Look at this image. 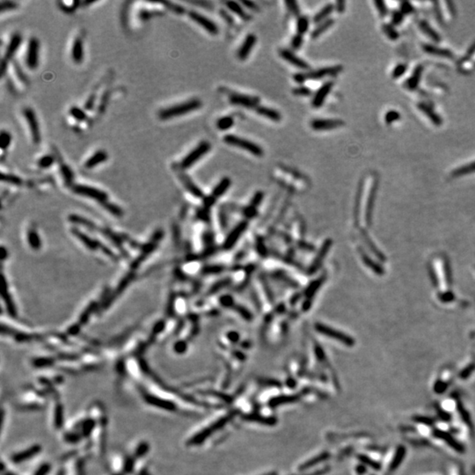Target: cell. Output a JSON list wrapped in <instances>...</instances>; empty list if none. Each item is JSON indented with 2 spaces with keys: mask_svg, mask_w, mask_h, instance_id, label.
I'll return each mask as SVG.
<instances>
[{
  "mask_svg": "<svg viewBox=\"0 0 475 475\" xmlns=\"http://www.w3.org/2000/svg\"><path fill=\"white\" fill-rule=\"evenodd\" d=\"M342 71V65H335V66H328L323 68L310 71L306 72H299L293 76V79L299 83L303 84L307 80H319L326 77H334L338 75Z\"/></svg>",
  "mask_w": 475,
  "mask_h": 475,
  "instance_id": "1",
  "label": "cell"
},
{
  "mask_svg": "<svg viewBox=\"0 0 475 475\" xmlns=\"http://www.w3.org/2000/svg\"><path fill=\"white\" fill-rule=\"evenodd\" d=\"M201 107L202 101L198 99H192L190 101H187L183 103L174 105L173 107L162 109L160 112V118L162 120H167L171 118L178 117L199 109Z\"/></svg>",
  "mask_w": 475,
  "mask_h": 475,
  "instance_id": "2",
  "label": "cell"
},
{
  "mask_svg": "<svg viewBox=\"0 0 475 475\" xmlns=\"http://www.w3.org/2000/svg\"><path fill=\"white\" fill-rule=\"evenodd\" d=\"M223 139H224V142L229 144V145L237 147V148L242 149V150L247 151V152L250 153L251 154H253L254 156L261 157L263 155V149L257 143H254V142L248 140V139H245V138L237 137L235 135H231V134L225 136Z\"/></svg>",
  "mask_w": 475,
  "mask_h": 475,
  "instance_id": "3",
  "label": "cell"
},
{
  "mask_svg": "<svg viewBox=\"0 0 475 475\" xmlns=\"http://www.w3.org/2000/svg\"><path fill=\"white\" fill-rule=\"evenodd\" d=\"M211 143L208 141H202L199 143L197 146L195 147L194 150L191 151L187 156L182 160L181 166L183 169H187L190 166H192L194 164L197 162L199 160H201L202 157L205 155L206 153H209L211 150Z\"/></svg>",
  "mask_w": 475,
  "mask_h": 475,
  "instance_id": "4",
  "label": "cell"
},
{
  "mask_svg": "<svg viewBox=\"0 0 475 475\" xmlns=\"http://www.w3.org/2000/svg\"><path fill=\"white\" fill-rule=\"evenodd\" d=\"M229 101L231 104L237 105L248 108H256L260 106V99L256 96L231 93L229 95Z\"/></svg>",
  "mask_w": 475,
  "mask_h": 475,
  "instance_id": "5",
  "label": "cell"
},
{
  "mask_svg": "<svg viewBox=\"0 0 475 475\" xmlns=\"http://www.w3.org/2000/svg\"><path fill=\"white\" fill-rule=\"evenodd\" d=\"M315 329L318 332L322 334V335L330 337V338L335 339L336 341L342 342L348 346H353V340L347 335L339 332L337 330L329 328L328 325H323L321 323H316Z\"/></svg>",
  "mask_w": 475,
  "mask_h": 475,
  "instance_id": "6",
  "label": "cell"
},
{
  "mask_svg": "<svg viewBox=\"0 0 475 475\" xmlns=\"http://www.w3.org/2000/svg\"><path fill=\"white\" fill-rule=\"evenodd\" d=\"M39 41L36 38H31L27 46L26 51V64L31 70L38 67L39 64Z\"/></svg>",
  "mask_w": 475,
  "mask_h": 475,
  "instance_id": "7",
  "label": "cell"
},
{
  "mask_svg": "<svg viewBox=\"0 0 475 475\" xmlns=\"http://www.w3.org/2000/svg\"><path fill=\"white\" fill-rule=\"evenodd\" d=\"M23 113H24V116L26 118V123L29 126L33 142L37 144L41 141V134H40L39 124H38L36 114L34 110L29 108H25Z\"/></svg>",
  "mask_w": 475,
  "mask_h": 475,
  "instance_id": "8",
  "label": "cell"
},
{
  "mask_svg": "<svg viewBox=\"0 0 475 475\" xmlns=\"http://www.w3.org/2000/svg\"><path fill=\"white\" fill-rule=\"evenodd\" d=\"M343 125L344 122L340 119H314L311 122V127L317 131L335 130Z\"/></svg>",
  "mask_w": 475,
  "mask_h": 475,
  "instance_id": "9",
  "label": "cell"
},
{
  "mask_svg": "<svg viewBox=\"0 0 475 475\" xmlns=\"http://www.w3.org/2000/svg\"><path fill=\"white\" fill-rule=\"evenodd\" d=\"M189 15L195 23H197L198 25L203 27V29H205L207 32L212 35L218 34V26L213 20H210L207 17L203 16L201 13H196L195 11L189 12Z\"/></svg>",
  "mask_w": 475,
  "mask_h": 475,
  "instance_id": "10",
  "label": "cell"
},
{
  "mask_svg": "<svg viewBox=\"0 0 475 475\" xmlns=\"http://www.w3.org/2000/svg\"><path fill=\"white\" fill-rule=\"evenodd\" d=\"M279 55L283 60L290 63V65H292L293 66H295L296 68L301 69V70H308L310 68L308 63L306 62L302 58H300V56H298L295 53L290 50V49H279Z\"/></svg>",
  "mask_w": 475,
  "mask_h": 475,
  "instance_id": "11",
  "label": "cell"
},
{
  "mask_svg": "<svg viewBox=\"0 0 475 475\" xmlns=\"http://www.w3.org/2000/svg\"><path fill=\"white\" fill-rule=\"evenodd\" d=\"M333 86H334V82L328 81L325 82L322 86L319 87V90L316 92L315 95L313 96V101H312L313 108H319L322 107L323 104L325 103V99L332 90Z\"/></svg>",
  "mask_w": 475,
  "mask_h": 475,
  "instance_id": "12",
  "label": "cell"
},
{
  "mask_svg": "<svg viewBox=\"0 0 475 475\" xmlns=\"http://www.w3.org/2000/svg\"><path fill=\"white\" fill-rule=\"evenodd\" d=\"M257 43V37L254 34H249L247 37L245 38L244 42L242 43L240 49H237V58L244 61L248 58V55L250 54L252 49L254 48L255 44Z\"/></svg>",
  "mask_w": 475,
  "mask_h": 475,
  "instance_id": "13",
  "label": "cell"
},
{
  "mask_svg": "<svg viewBox=\"0 0 475 475\" xmlns=\"http://www.w3.org/2000/svg\"><path fill=\"white\" fill-rule=\"evenodd\" d=\"M231 417V415H230V417H225V418H223V419H221V420L219 421V422H218V423H216V424H214V425H212V426L208 428L207 430H204V431H202V432L199 433L197 436H195V437L193 438L192 441H191V443H195V444H197V443H201V442H202L203 440L206 439V438L208 437V436H210L211 434H212L213 432H215L216 430H218V429H219L220 427L223 426V425H225V423H226V422H227V421L229 420Z\"/></svg>",
  "mask_w": 475,
  "mask_h": 475,
  "instance_id": "14",
  "label": "cell"
},
{
  "mask_svg": "<svg viewBox=\"0 0 475 475\" xmlns=\"http://www.w3.org/2000/svg\"><path fill=\"white\" fill-rule=\"evenodd\" d=\"M331 245H332V241H330V240L325 241V243L322 245V247L319 249V254H317V256L314 259V261H313L312 266L310 268L311 273H314L317 270H319L320 265L322 263V260H324V258L325 257L328 252L331 248Z\"/></svg>",
  "mask_w": 475,
  "mask_h": 475,
  "instance_id": "15",
  "label": "cell"
},
{
  "mask_svg": "<svg viewBox=\"0 0 475 475\" xmlns=\"http://www.w3.org/2000/svg\"><path fill=\"white\" fill-rule=\"evenodd\" d=\"M247 227H248V224L245 222H242L240 225H237V227H235L234 230L231 231V234L228 236L227 240L225 242V248L227 249L231 248L237 242V239L241 237V234L243 233V231Z\"/></svg>",
  "mask_w": 475,
  "mask_h": 475,
  "instance_id": "16",
  "label": "cell"
},
{
  "mask_svg": "<svg viewBox=\"0 0 475 475\" xmlns=\"http://www.w3.org/2000/svg\"><path fill=\"white\" fill-rule=\"evenodd\" d=\"M255 110H256V113L258 114L262 115L264 117L269 118L273 122H280L281 119H282V115H281L280 113L276 109H273V108H268V107L260 105V106H258L257 108H255Z\"/></svg>",
  "mask_w": 475,
  "mask_h": 475,
  "instance_id": "17",
  "label": "cell"
},
{
  "mask_svg": "<svg viewBox=\"0 0 475 475\" xmlns=\"http://www.w3.org/2000/svg\"><path fill=\"white\" fill-rule=\"evenodd\" d=\"M21 42H22V38H21V36H20V35H18V34L13 35L12 39H11L10 43H9V45L7 47V52H6V55H5L4 59L9 61V60L13 57V55L16 53L17 50L19 49V47H20Z\"/></svg>",
  "mask_w": 475,
  "mask_h": 475,
  "instance_id": "18",
  "label": "cell"
},
{
  "mask_svg": "<svg viewBox=\"0 0 475 475\" xmlns=\"http://www.w3.org/2000/svg\"><path fill=\"white\" fill-rule=\"evenodd\" d=\"M335 9V7L333 4L326 5L314 15L313 19V22L319 23H319L323 22L325 20H329V17L330 16V14L334 12Z\"/></svg>",
  "mask_w": 475,
  "mask_h": 475,
  "instance_id": "19",
  "label": "cell"
},
{
  "mask_svg": "<svg viewBox=\"0 0 475 475\" xmlns=\"http://www.w3.org/2000/svg\"><path fill=\"white\" fill-rule=\"evenodd\" d=\"M107 160H108V154L105 153L104 151H98L90 159H88L87 161L85 162V166L86 168H93Z\"/></svg>",
  "mask_w": 475,
  "mask_h": 475,
  "instance_id": "20",
  "label": "cell"
},
{
  "mask_svg": "<svg viewBox=\"0 0 475 475\" xmlns=\"http://www.w3.org/2000/svg\"><path fill=\"white\" fill-rule=\"evenodd\" d=\"M435 435H436L438 438H440V439L443 440L444 442L447 443V444L452 446L453 449L456 450L457 452L462 453V446H460L454 438H453L452 436H450L448 433L444 432V431H440V430H436V432H435Z\"/></svg>",
  "mask_w": 475,
  "mask_h": 475,
  "instance_id": "21",
  "label": "cell"
},
{
  "mask_svg": "<svg viewBox=\"0 0 475 475\" xmlns=\"http://www.w3.org/2000/svg\"><path fill=\"white\" fill-rule=\"evenodd\" d=\"M72 56L73 61L77 63V64L81 63L82 60H83V57H84L83 43H82L81 39H79V38H77V39L74 41V43H73V45H72Z\"/></svg>",
  "mask_w": 475,
  "mask_h": 475,
  "instance_id": "22",
  "label": "cell"
},
{
  "mask_svg": "<svg viewBox=\"0 0 475 475\" xmlns=\"http://www.w3.org/2000/svg\"><path fill=\"white\" fill-rule=\"evenodd\" d=\"M334 24H335L334 19H329V20H325L323 22L319 23V25L316 26L315 29L312 32V38L313 39L319 38V36L323 35L324 33L326 32L331 26H333Z\"/></svg>",
  "mask_w": 475,
  "mask_h": 475,
  "instance_id": "23",
  "label": "cell"
},
{
  "mask_svg": "<svg viewBox=\"0 0 475 475\" xmlns=\"http://www.w3.org/2000/svg\"><path fill=\"white\" fill-rule=\"evenodd\" d=\"M475 68V46L472 48V50L469 52L467 57L463 59L462 62L460 63V69L463 72H471L472 70Z\"/></svg>",
  "mask_w": 475,
  "mask_h": 475,
  "instance_id": "24",
  "label": "cell"
},
{
  "mask_svg": "<svg viewBox=\"0 0 475 475\" xmlns=\"http://www.w3.org/2000/svg\"><path fill=\"white\" fill-rule=\"evenodd\" d=\"M226 7L231 12L235 13L237 16L241 17V19H243V20H248L249 19L248 13L245 12L243 7H241V5L237 2L228 1V2H226Z\"/></svg>",
  "mask_w": 475,
  "mask_h": 475,
  "instance_id": "25",
  "label": "cell"
},
{
  "mask_svg": "<svg viewBox=\"0 0 475 475\" xmlns=\"http://www.w3.org/2000/svg\"><path fill=\"white\" fill-rule=\"evenodd\" d=\"M231 181L230 178L228 177H225L224 179H222L220 181V183H218V185L216 186L215 189L213 190V196L214 197H219L221 196L223 194H225L227 189H229V187L231 186Z\"/></svg>",
  "mask_w": 475,
  "mask_h": 475,
  "instance_id": "26",
  "label": "cell"
},
{
  "mask_svg": "<svg viewBox=\"0 0 475 475\" xmlns=\"http://www.w3.org/2000/svg\"><path fill=\"white\" fill-rule=\"evenodd\" d=\"M39 451L40 447H38V446H33L32 448H30L29 450H26V452L18 453L16 455L13 456V461H15V462H22V461H25L26 459H29L30 457L36 455V453H39Z\"/></svg>",
  "mask_w": 475,
  "mask_h": 475,
  "instance_id": "27",
  "label": "cell"
},
{
  "mask_svg": "<svg viewBox=\"0 0 475 475\" xmlns=\"http://www.w3.org/2000/svg\"><path fill=\"white\" fill-rule=\"evenodd\" d=\"M180 177H181V179L183 181V183H184V185L186 186V188L189 189V192L192 193L193 195L197 196V197L202 196V191L200 190L198 187H196V186L194 184V183H193L191 180L189 179L188 176L186 175V174H181Z\"/></svg>",
  "mask_w": 475,
  "mask_h": 475,
  "instance_id": "28",
  "label": "cell"
},
{
  "mask_svg": "<svg viewBox=\"0 0 475 475\" xmlns=\"http://www.w3.org/2000/svg\"><path fill=\"white\" fill-rule=\"evenodd\" d=\"M75 190L77 192L80 193V194L91 195V196L95 197V198H104L105 196L103 193L100 192V191H98V190L95 189H91V188H88V187H84V186H77L75 188Z\"/></svg>",
  "mask_w": 475,
  "mask_h": 475,
  "instance_id": "29",
  "label": "cell"
},
{
  "mask_svg": "<svg viewBox=\"0 0 475 475\" xmlns=\"http://www.w3.org/2000/svg\"><path fill=\"white\" fill-rule=\"evenodd\" d=\"M309 19L306 16H300L296 21V34L304 36L309 29Z\"/></svg>",
  "mask_w": 475,
  "mask_h": 475,
  "instance_id": "30",
  "label": "cell"
},
{
  "mask_svg": "<svg viewBox=\"0 0 475 475\" xmlns=\"http://www.w3.org/2000/svg\"><path fill=\"white\" fill-rule=\"evenodd\" d=\"M233 124H234V119L229 115L223 116L217 121V128L220 130H229L233 126Z\"/></svg>",
  "mask_w": 475,
  "mask_h": 475,
  "instance_id": "31",
  "label": "cell"
},
{
  "mask_svg": "<svg viewBox=\"0 0 475 475\" xmlns=\"http://www.w3.org/2000/svg\"><path fill=\"white\" fill-rule=\"evenodd\" d=\"M475 172V160L468 164H465L463 166H459V168L454 170L453 174L455 176H461L464 174H468V173H474Z\"/></svg>",
  "mask_w": 475,
  "mask_h": 475,
  "instance_id": "32",
  "label": "cell"
},
{
  "mask_svg": "<svg viewBox=\"0 0 475 475\" xmlns=\"http://www.w3.org/2000/svg\"><path fill=\"white\" fill-rule=\"evenodd\" d=\"M322 283V279H319V280L314 281L310 284L309 286L307 287L306 293H305L307 300H312V298L314 296V294L317 292V290H319V288L321 286Z\"/></svg>",
  "mask_w": 475,
  "mask_h": 475,
  "instance_id": "33",
  "label": "cell"
},
{
  "mask_svg": "<svg viewBox=\"0 0 475 475\" xmlns=\"http://www.w3.org/2000/svg\"><path fill=\"white\" fill-rule=\"evenodd\" d=\"M11 142H12V137H11L10 133L3 130L1 132V135H0V146H1V149L2 150L7 149V147L10 145Z\"/></svg>",
  "mask_w": 475,
  "mask_h": 475,
  "instance_id": "34",
  "label": "cell"
},
{
  "mask_svg": "<svg viewBox=\"0 0 475 475\" xmlns=\"http://www.w3.org/2000/svg\"><path fill=\"white\" fill-rule=\"evenodd\" d=\"M404 455H405V449H404L403 447H400V448L397 450V453H396V455H395L394 461H393L392 465H391V470L397 468L398 466H399V464L402 461Z\"/></svg>",
  "mask_w": 475,
  "mask_h": 475,
  "instance_id": "35",
  "label": "cell"
},
{
  "mask_svg": "<svg viewBox=\"0 0 475 475\" xmlns=\"http://www.w3.org/2000/svg\"><path fill=\"white\" fill-rule=\"evenodd\" d=\"M298 398L296 396H282V397L276 398L272 400L271 402V405L273 407H276V406H278V405H281V404H285V403H290V402H293L296 400Z\"/></svg>",
  "mask_w": 475,
  "mask_h": 475,
  "instance_id": "36",
  "label": "cell"
},
{
  "mask_svg": "<svg viewBox=\"0 0 475 475\" xmlns=\"http://www.w3.org/2000/svg\"><path fill=\"white\" fill-rule=\"evenodd\" d=\"M70 114L72 115V117L75 118L78 121L85 120V118H86V114H85V112L82 110L81 108H77V107H72L70 109Z\"/></svg>",
  "mask_w": 475,
  "mask_h": 475,
  "instance_id": "37",
  "label": "cell"
},
{
  "mask_svg": "<svg viewBox=\"0 0 475 475\" xmlns=\"http://www.w3.org/2000/svg\"><path fill=\"white\" fill-rule=\"evenodd\" d=\"M285 5H286L288 11L290 13H292L294 16H299L300 15V9L298 2H296V1H285Z\"/></svg>",
  "mask_w": 475,
  "mask_h": 475,
  "instance_id": "38",
  "label": "cell"
},
{
  "mask_svg": "<svg viewBox=\"0 0 475 475\" xmlns=\"http://www.w3.org/2000/svg\"><path fill=\"white\" fill-rule=\"evenodd\" d=\"M292 93L293 95H298V96H310V95H312V90L310 88L306 87L305 85H300V86L294 88Z\"/></svg>",
  "mask_w": 475,
  "mask_h": 475,
  "instance_id": "39",
  "label": "cell"
},
{
  "mask_svg": "<svg viewBox=\"0 0 475 475\" xmlns=\"http://www.w3.org/2000/svg\"><path fill=\"white\" fill-rule=\"evenodd\" d=\"M53 163H54V158L50 155H46L40 159L38 165L42 168H48L49 166H52Z\"/></svg>",
  "mask_w": 475,
  "mask_h": 475,
  "instance_id": "40",
  "label": "cell"
},
{
  "mask_svg": "<svg viewBox=\"0 0 475 475\" xmlns=\"http://www.w3.org/2000/svg\"><path fill=\"white\" fill-rule=\"evenodd\" d=\"M303 43H304V37L301 35L296 34V35L293 36L290 45H291V48L293 49L296 50V49H300V47L302 46Z\"/></svg>",
  "mask_w": 475,
  "mask_h": 475,
  "instance_id": "41",
  "label": "cell"
},
{
  "mask_svg": "<svg viewBox=\"0 0 475 475\" xmlns=\"http://www.w3.org/2000/svg\"><path fill=\"white\" fill-rule=\"evenodd\" d=\"M17 7V4L12 1H2L0 4V10L1 13H4L6 11H10L15 9Z\"/></svg>",
  "mask_w": 475,
  "mask_h": 475,
  "instance_id": "42",
  "label": "cell"
},
{
  "mask_svg": "<svg viewBox=\"0 0 475 475\" xmlns=\"http://www.w3.org/2000/svg\"><path fill=\"white\" fill-rule=\"evenodd\" d=\"M263 196V193L261 192V191H258V192L255 193L254 197L251 200L250 205L253 206L254 208H256V207L260 204V202H261V201H262Z\"/></svg>",
  "mask_w": 475,
  "mask_h": 475,
  "instance_id": "43",
  "label": "cell"
},
{
  "mask_svg": "<svg viewBox=\"0 0 475 475\" xmlns=\"http://www.w3.org/2000/svg\"><path fill=\"white\" fill-rule=\"evenodd\" d=\"M61 172H62L63 175L65 176V180H66L67 182H71V181H72L73 174H72V170L70 169L68 166H65V165H62V166H61Z\"/></svg>",
  "mask_w": 475,
  "mask_h": 475,
  "instance_id": "44",
  "label": "cell"
},
{
  "mask_svg": "<svg viewBox=\"0 0 475 475\" xmlns=\"http://www.w3.org/2000/svg\"><path fill=\"white\" fill-rule=\"evenodd\" d=\"M164 4H165L168 8H170L171 10H173L174 13H179V14L185 13V9H184L183 7H181V6H178V5H175V4L169 3V2H166V3Z\"/></svg>",
  "mask_w": 475,
  "mask_h": 475,
  "instance_id": "45",
  "label": "cell"
},
{
  "mask_svg": "<svg viewBox=\"0 0 475 475\" xmlns=\"http://www.w3.org/2000/svg\"><path fill=\"white\" fill-rule=\"evenodd\" d=\"M326 456L328 455H326V454H325V453H324V454H321V455L319 456V457H317V459H313V460H311V461H308V462L306 463V464H305V465H304V467H302V468H304V469L309 468L310 466H312V465H315L316 463L318 464V463L320 462V461H322V460H324V459H325V457H326Z\"/></svg>",
  "mask_w": 475,
  "mask_h": 475,
  "instance_id": "46",
  "label": "cell"
},
{
  "mask_svg": "<svg viewBox=\"0 0 475 475\" xmlns=\"http://www.w3.org/2000/svg\"><path fill=\"white\" fill-rule=\"evenodd\" d=\"M236 311H237V313H241L242 317H243L244 319H247V320H250V319H252V316H251L250 313H248V311L245 309V308H243V307L237 306V307H236Z\"/></svg>",
  "mask_w": 475,
  "mask_h": 475,
  "instance_id": "47",
  "label": "cell"
},
{
  "mask_svg": "<svg viewBox=\"0 0 475 475\" xmlns=\"http://www.w3.org/2000/svg\"><path fill=\"white\" fill-rule=\"evenodd\" d=\"M360 459H361L362 461L365 463L366 465H370V466L373 467V468H378V465L377 463H375L374 461H372L371 459H367L365 456H361Z\"/></svg>",
  "mask_w": 475,
  "mask_h": 475,
  "instance_id": "48",
  "label": "cell"
},
{
  "mask_svg": "<svg viewBox=\"0 0 475 475\" xmlns=\"http://www.w3.org/2000/svg\"><path fill=\"white\" fill-rule=\"evenodd\" d=\"M345 2H343V1H338V2H336L335 6V10L339 12V13L344 12V10H345Z\"/></svg>",
  "mask_w": 475,
  "mask_h": 475,
  "instance_id": "49",
  "label": "cell"
},
{
  "mask_svg": "<svg viewBox=\"0 0 475 475\" xmlns=\"http://www.w3.org/2000/svg\"><path fill=\"white\" fill-rule=\"evenodd\" d=\"M95 101V95H93V96H91V97L89 98V99H88V101H86V103H85V109H87V110H91L92 108H94Z\"/></svg>",
  "mask_w": 475,
  "mask_h": 475,
  "instance_id": "50",
  "label": "cell"
},
{
  "mask_svg": "<svg viewBox=\"0 0 475 475\" xmlns=\"http://www.w3.org/2000/svg\"><path fill=\"white\" fill-rule=\"evenodd\" d=\"M242 4L244 5L245 7H248V9L254 11L258 10V7L256 6V4L252 2V1H242Z\"/></svg>",
  "mask_w": 475,
  "mask_h": 475,
  "instance_id": "51",
  "label": "cell"
},
{
  "mask_svg": "<svg viewBox=\"0 0 475 475\" xmlns=\"http://www.w3.org/2000/svg\"><path fill=\"white\" fill-rule=\"evenodd\" d=\"M221 303L225 306H231V305H232V303H233V300H232V299H231V296H224V298H222Z\"/></svg>",
  "mask_w": 475,
  "mask_h": 475,
  "instance_id": "52",
  "label": "cell"
},
{
  "mask_svg": "<svg viewBox=\"0 0 475 475\" xmlns=\"http://www.w3.org/2000/svg\"><path fill=\"white\" fill-rule=\"evenodd\" d=\"M2 180H7V181H11L14 183H19L20 181L19 178H17L15 176L12 175H5V174H2Z\"/></svg>",
  "mask_w": 475,
  "mask_h": 475,
  "instance_id": "53",
  "label": "cell"
},
{
  "mask_svg": "<svg viewBox=\"0 0 475 475\" xmlns=\"http://www.w3.org/2000/svg\"><path fill=\"white\" fill-rule=\"evenodd\" d=\"M7 64H8L7 60L2 59V62H1V75H2V77H4V75L6 74V72H7Z\"/></svg>",
  "mask_w": 475,
  "mask_h": 475,
  "instance_id": "54",
  "label": "cell"
},
{
  "mask_svg": "<svg viewBox=\"0 0 475 475\" xmlns=\"http://www.w3.org/2000/svg\"><path fill=\"white\" fill-rule=\"evenodd\" d=\"M228 337H229V339H230L231 341L234 342H237V340H239V335H237V333L236 332L230 333V334L228 335Z\"/></svg>",
  "mask_w": 475,
  "mask_h": 475,
  "instance_id": "55",
  "label": "cell"
},
{
  "mask_svg": "<svg viewBox=\"0 0 475 475\" xmlns=\"http://www.w3.org/2000/svg\"><path fill=\"white\" fill-rule=\"evenodd\" d=\"M15 70H16L17 74L19 76V78H20L22 81H25V80H26V77L23 74V72L20 71L18 65H15Z\"/></svg>",
  "mask_w": 475,
  "mask_h": 475,
  "instance_id": "56",
  "label": "cell"
},
{
  "mask_svg": "<svg viewBox=\"0 0 475 475\" xmlns=\"http://www.w3.org/2000/svg\"><path fill=\"white\" fill-rule=\"evenodd\" d=\"M221 15L223 18H225V20H227L228 22L231 23V24L233 23V18L230 16L227 13H225V12H221Z\"/></svg>",
  "mask_w": 475,
  "mask_h": 475,
  "instance_id": "57",
  "label": "cell"
}]
</instances>
